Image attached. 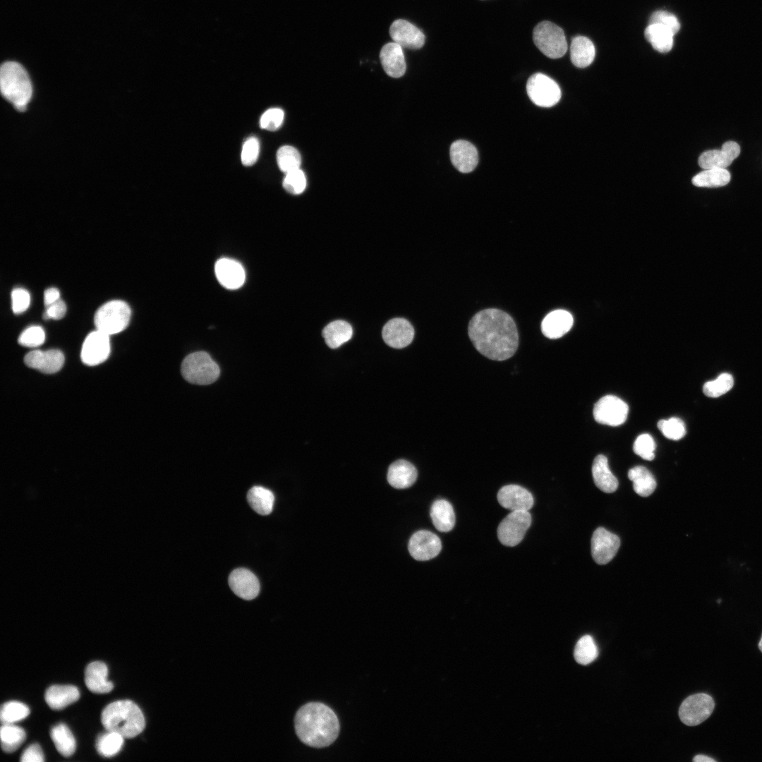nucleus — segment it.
Returning a JSON list of instances; mask_svg holds the SVG:
<instances>
[{
	"label": "nucleus",
	"mask_w": 762,
	"mask_h": 762,
	"mask_svg": "<svg viewBox=\"0 0 762 762\" xmlns=\"http://www.w3.org/2000/svg\"><path fill=\"white\" fill-rule=\"evenodd\" d=\"M468 333L476 350L491 360H507L518 348L516 324L509 315L499 309L488 308L474 315Z\"/></svg>",
	"instance_id": "obj_1"
},
{
	"label": "nucleus",
	"mask_w": 762,
	"mask_h": 762,
	"mask_svg": "<svg viewBox=\"0 0 762 762\" xmlns=\"http://www.w3.org/2000/svg\"><path fill=\"white\" fill-rule=\"evenodd\" d=\"M294 725L299 739L314 748L329 746L339 732L336 713L320 702H310L301 706L295 715Z\"/></svg>",
	"instance_id": "obj_2"
},
{
	"label": "nucleus",
	"mask_w": 762,
	"mask_h": 762,
	"mask_svg": "<svg viewBox=\"0 0 762 762\" xmlns=\"http://www.w3.org/2000/svg\"><path fill=\"white\" fill-rule=\"evenodd\" d=\"M101 722L108 731L124 738H133L143 732L145 720L140 708L130 700H120L107 705L101 714Z\"/></svg>",
	"instance_id": "obj_3"
},
{
	"label": "nucleus",
	"mask_w": 762,
	"mask_h": 762,
	"mask_svg": "<svg viewBox=\"0 0 762 762\" xmlns=\"http://www.w3.org/2000/svg\"><path fill=\"white\" fill-rule=\"evenodd\" d=\"M0 87L3 97L11 102L16 109L24 111L30 101L32 87L25 68L15 61L4 63L0 69Z\"/></svg>",
	"instance_id": "obj_4"
},
{
	"label": "nucleus",
	"mask_w": 762,
	"mask_h": 762,
	"mask_svg": "<svg viewBox=\"0 0 762 762\" xmlns=\"http://www.w3.org/2000/svg\"><path fill=\"white\" fill-rule=\"evenodd\" d=\"M181 371L186 381L200 385L212 384L220 373L219 365L205 351L188 355L182 361Z\"/></svg>",
	"instance_id": "obj_5"
},
{
	"label": "nucleus",
	"mask_w": 762,
	"mask_h": 762,
	"mask_svg": "<svg viewBox=\"0 0 762 762\" xmlns=\"http://www.w3.org/2000/svg\"><path fill=\"white\" fill-rule=\"evenodd\" d=\"M130 318L128 305L123 301L114 300L104 303L97 310L94 322L97 330L111 335L124 330Z\"/></svg>",
	"instance_id": "obj_6"
},
{
	"label": "nucleus",
	"mask_w": 762,
	"mask_h": 762,
	"mask_svg": "<svg viewBox=\"0 0 762 762\" xmlns=\"http://www.w3.org/2000/svg\"><path fill=\"white\" fill-rule=\"evenodd\" d=\"M533 40L538 49L551 59L563 56L567 50L564 31L550 21H542L536 25L533 32Z\"/></svg>",
	"instance_id": "obj_7"
},
{
	"label": "nucleus",
	"mask_w": 762,
	"mask_h": 762,
	"mask_svg": "<svg viewBox=\"0 0 762 762\" xmlns=\"http://www.w3.org/2000/svg\"><path fill=\"white\" fill-rule=\"evenodd\" d=\"M526 92L530 99L541 107H551L561 98V90L558 84L540 73H535L528 78Z\"/></svg>",
	"instance_id": "obj_8"
},
{
	"label": "nucleus",
	"mask_w": 762,
	"mask_h": 762,
	"mask_svg": "<svg viewBox=\"0 0 762 762\" xmlns=\"http://www.w3.org/2000/svg\"><path fill=\"white\" fill-rule=\"evenodd\" d=\"M531 524L528 511H512L498 526L499 540L505 546H516L523 540Z\"/></svg>",
	"instance_id": "obj_9"
},
{
	"label": "nucleus",
	"mask_w": 762,
	"mask_h": 762,
	"mask_svg": "<svg viewBox=\"0 0 762 762\" xmlns=\"http://www.w3.org/2000/svg\"><path fill=\"white\" fill-rule=\"evenodd\" d=\"M714 707V701L708 694H693L681 704L679 716L684 724L695 726L706 720L713 713Z\"/></svg>",
	"instance_id": "obj_10"
},
{
	"label": "nucleus",
	"mask_w": 762,
	"mask_h": 762,
	"mask_svg": "<svg viewBox=\"0 0 762 762\" xmlns=\"http://www.w3.org/2000/svg\"><path fill=\"white\" fill-rule=\"evenodd\" d=\"M628 411V405L621 399L613 395H606L595 403L593 416L599 423L618 426L626 421Z\"/></svg>",
	"instance_id": "obj_11"
},
{
	"label": "nucleus",
	"mask_w": 762,
	"mask_h": 762,
	"mask_svg": "<svg viewBox=\"0 0 762 762\" xmlns=\"http://www.w3.org/2000/svg\"><path fill=\"white\" fill-rule=\"evenodd\" d=\"M109 353V335L97 329L90 332L85 338L80 356L85 365L94 366L106 361Z\"/></svg>",
	"instance_id": "obj_12"
},
{
	"label": "nucleus",
	"mask_w": 762,
	"mask_h": 762,
	"mask_svg": "<svg viewBox=\"0 0 762 762\" xmlns=\"http://www.w3.org/2000/svg\"><path fill=\"white\" fill-rule=\"evenodd\" d=\"M620 546L619 537L603 527L595 530L591 538V555L598 564H606L616 555Z\"/></svg>",
	"instance_id": "obj_13"
},
{
	"label": "nucleus",
	"mask_w": 762,
	"mask_h": 762,
	"mask_svg": "<svg viewBox=\"0 0 762 762\" xmlns=\"http://www.w3.org/2000/svg\"><path fill=\"white\" fill-rule=\"evenodd\" d=\"M408 549L412 557L418 561H426L436 557L442 549L440 538L431 531L421 530L411 537Z\"/></svg>",
	"instance_id": "obj_14"
},
{
	"label": "nucleus",
	"mask_w": 762,
	"mask_h": 762,
	"mask_svg": "<svg viewBox=\"0 0 762 762\" xmlns=\"http://www.w3.org/2000/svg\"><path fill=\"white\" fill-rule=\"evenodd\" d=\"M740 147L734 141L725 142L720 150L703 152L698 158V165L703 169H726L739 155Z\"/></svg>",
	"instance_id": "obj_15"
},
{
	"label": "nucleus",
	"mask_w": 762,
	"mask_h": 762,
	"mask_svg": "<svg viewBox=\"0 0 762 762\" xmlns=\"http://www.w3.org/2000/svg\"><path fill=\"white\" fill-rule=\"evenodd\" d=\"M389 34L394 42L404 48L418 49L425 43L422 31L406 20L394 21L389 28Z\"/></svg>",
	"instance_id": "obj_16"
},
{
	"label": "nucleus",
	"mask_w": 762,
	"mask_h": 762,
	"mask_svg": "<svg viewBox=\"0 0 762 762\" xmlns=\"http://www.w3.org/2000/svg\"><path fill=\"white\" fill-rule=\"evenodd\" d=\"M500 504L511 511H528L533 505L531 493L518 485H507L497 493Z\"/></svg>",
	"instance_id": "obj_17"
},
{
	"label": "nucleus",
	"mask_w": 762,
	"mask_h": 762,
	"mask_svg": "<svg viewBox=\"0 0 762 762\" xmlns=\"http://www.w3.org/2000/svg\"><path fill=\"white\" fill-rule=\"evenodd\" d=\"M24 362L31 368L50 374L61 370L64 363V356L58 349L34 350L25 355Z\"/></svg>",
	"instance_id": "obj_18"
},
{
	"label": "nucleus",
	"mask_w": 762,
	"mask_h": 762,
	"mask_svg": "<svg viewBox=\"0 0 762 762\" xmlns=\"http://www.w3.org/2000/svg\"><path fill=\"white\" fill-rule=\"evenodd\" d=\"M214 271L219 284L226 289H236L244 284L246 273L243 267L234 259H219L216 262Z\"/></svg>",
	"instance_id": "obj_19"
},
{
	"label": "nucleus",
	"mask_w": 762,
	"mask_h": 762,
	"mask_svg": "<svg viewBox=\"0 0 762 762\" xmlns=\"http://www.w3.org/2000/svg\"><path fill=\"white\" fill-rule=\"evenodd\" d=\"M231 591L244 600H253L260 591V583L256 576L244 568L234 569L229 576Z\"/></svg>",
	"instance_id": "obj_20"
},
{
	"label": "nucleus",
	"mask_w": 762,
	"mask_h": 762,
	"mask_svg": "<svg viewBox=\"0 0 762 762\" xmlns=\"http://www.w3.org/2000/svg\"><path fill=\"white\" fill-rule=\"evenodd\" d=\"M382 338L391 347L401 349L413 340L414 329L409 321L404 318H394L386 323L382 329Z\"/></svg>",
	"instance_id": "obj_21"
},
{
	"label": "nucleus",
	"mask_w": 762,
	"mask_h": 762,
	"mask_svg": "<svg viewBox=\"0 0 762 762\" xmlns=\"http://www.w3.org/2000/svg\"><path fill=\"white\" fill-rule=\"evenodd\" d=\"M450 159L454 167L461 173H469L475 169L478 162L476 147L468 141H454L449 150Z\"/></svg>",
	"instance_id": "obj_22"
},
{
	"label": "nucleus",
	"mask_w": 762,
	"mask_h": 762,
	"mask_svg": "<svg viewBox=\"0 0 762 762\" xmlns=\"http://www.w3.org/2000/svg\"><path fill=\"white\" fill-rule=\"evenodd\" d=\"M573 322L570 313L561 309L555 310L544 318L541 322V331L549 339H558L571 329Z\"/></svg>",
	"instance_id": "obj_23"
},
{
	"label": "nucleus",
	"mask_w": 762,
	"mask_h": 762,
	"mask_svg": "<svg viewBox=\"0 0 762 762\" xmlns=\"http://www.w3.org/2000/svg\"><path fill=\"white\" fill-rule=\"evenodd\" d=\"M380 59L386 73L392 78H400L406 71V62L401 47L396 42L385 44L381 49Z\"/></svg>",
	"instance_id": "obj_24"
},
{
	"label": "nucleus",
	"mask_w": 762,
	"mask_h": 762,
	"mask_svg": "<svg viewBox=\"0 0 762 762\" xmlns=\"http://www.w3.org/2000/svg\"><path fill=\"white\" fill-rule=\"evenodd\" d=\"M108 668L100 661L92 662L85 670V683L87 689L95 694H107L114 688V684L107 680Z\"/></svg>",
	"instance_id": "obj_25"
},
{
	"label": "nucleus",
	"mask_w": 762,
	"mask_h": 762,
	"mask_svg": "<svg viewBox=\"0 0 762 762\" xmlns=\"http://www.w3.org/2000/svg\"><path fill=\"white\" fill-rule=\"evenodd\" d=\"M417 470L410 462L399 459L388 468L387 480L393 488L404 489L411 487L417 479Z\"/></svg>",
	"instance_id": "obj_26"
},
{
	"label": "nucleus",
	"mask_w": 762,
	"mask_h": 762,
	"mask_svg": "<svg viewBox=\"0 0 762 762\" xmlns=\"http://www.w3.org/2000/svg\"><path fill=\"white\" fill-rule=\"evenodd\" d=\"M80 698L78 688L73 685H52L44 694L45 701L53 710H61Z\"/></svg>",
	"instance_id": "obj_27"
},
{
	"label": "nucleus",
	"mask_w": 762,
	"mask_h": 762,
	"mask_svg": "<svg viewBox=\"0 0 762 762\" xmlns=\"http://www.w3.org/2000/svg\"><path fill=\"white\" fill-rule=\"evenodd\" d=\"M592 476L595 485L606 493L614 492L618 488V480L611 472L605 456L598 455L592 465Z\"/></svg>",
	"instance_id": "obj_28"
},
{
	"label": "nucleus",
	"mask_w": 762,
	"mask_h": 762,
	"mask_svg": "<svg viewBox=\"0 0 762 762\" xmlns=\"http://www.w3.org/2000/svg\"><path fill=\"white\" fill-rule=\"evenodd\" d=\"M595 54L593 42L586 37H575L570 46L572 64L578 68H585L592 64Z\"/></svg>",
	"instance_id": "obj_29"
},
{
	"label": "nucleus",
	"mask_w": 762,
	"mask_h": 762,
	"mask_svg": "<svg viewBox=\"0 0 762 762\" xmlns=\"http://www.w3.org/2000/svg\"><path fill=\"white\" fill-rule=\"evenodd\" d=\"M434 526L441 532L451 531L455 525V514L452 504L445 500L435 501L430 509Z\"/></svg>",
	"instance_id": "obj_30"
},
{
	"label": "nucleus",
	"mask_w": 762,
	"mask_h": 762,
	"mask_svg": "<svg viewBox=\"0 0 762 762\" xmlns=\"http://www.w3.org/2000/svg\"><path fill=\"white\" fill-rule=\"evenodd\" d=\"M644 35L656 51L666 53L671 50L675 34L667 28L659 24H649Z\"/></svg>",
	"instance_id": "obj_31"
},
{
	"label": "nucleus",
	"mask_w": 762,
	"mask_h": 762,
	"mask_svg": "<svg viewBox=\"0 0 762 762\" xmlns=\"http://www.w3.org/2000/svg\"><path fill=\"white\" fill-rule=\"evenodd\" d=\"M352 334L351 326L344 320L333 321L329 323L322 331L325 342L331 349H337L349 341Z\"/></svg>",
	"instance_id": "obj_32"
},
{
	"label": "nucleus",
	"mask_w": 762,
	"mask_h": 762,
	"mask_svg": "<svg viewBox=\"0 0 762 762\" xmlns=\"http://www.w3.org/2000/svg\"><path fill=\"white\" fill-rule=\"evenodd\" d=\"M628 478L633 483L636 493L641 497L651 495L656 488V481L652 473L646 467L637 466L628 472Z\"/></svg>",
	"instance_id": "obj_33"
},
{
	"label": "nucleus",
	"mask_w": 762,
	"mask_h": 762,
	"mask_svg": "<svg viewBox=\"0 0 762 762\" xmlns=\"http://www.w3.org/2000/svg\"><path fill=\"white\" fill-rule=\"evenodd\" d=\"M730 179V173L726 169L713 168L697 174L691 181L697 187L717 188L727 185Z\"/></svg>",
	"instance_id": "obj_34"
},
{
	"label": "nucleus",
	"mask_w": 762,
	"mask_h": 762,
	"mask_svg": "<svg viewBox=\"0 0 762 762\" xmlns=\"http://www.w3.org/2000/svg\"><path fill=\"white\" fill-rule=\"evenodd\" d=\"M247 500L252 509L260 515L270 514L273 508V493L261 486L251 488L247 494Z\"/></svg>",
	"instance_id": "obj_35"
},
{
	"label": "nucleus",
	"mask_w": 762,
	"mask_h": 762,
	"mask_svg": "<svg viewBox=\"0 0 762 762\" xmlns=\"http://www.w3.org/2000/svg\"><path fill=\"white\" fill-rule=\"evenodd\" d=\"M50 737L60 754L71 756L75 751L76 742L70 729L63 723L54 726Z\"/></svg>",
	"instance_id": "obj_36"
},
{
	"label": "nucleus",
	"mask_w": 762,
	"mask_h": 762,
	"mask_svg": "<svg viewBox=\"0 0 762 762\" xmlns=\"http://www.w3.org/2000/svg\"><path fill=\"white\" fill-rule=\"evenodd\" d=\"M1 745L4 751L11 753L18 749L25 739V730L13 724H2L0 731Z\"/></svg>",
	"instance_id": "obj_37"
},
{
	"label": "nucleus",
	"mask_w": 762,
	"mask_h": 762,
	"mask_svg": "<svg viewBox=\"0 0 762 762\" xmlns=\"http://www.w3.org/2000/svg\"><path fill=\"white\" fill-rule=\"evenodd\" d=\"M123 739L124 737L120 734L107 730L97 737L95 746L101 756L111 757L121 750Z\"/></svg>",
	"instance_id": "obj_38"
},
{
	"label": "nucleus",
	"mask_w": 762,
	"mask_h": 762,
	"mask_svg": "<svg viewBox=\"0 0 762 762\" xmlns=\"http://www.w3.org/2000/svg\"><path fill=\"white\" fill-rule=\"evenodd\" d=\"M598 655V648L591 636L585 635L577 641L574 656L579 664L588 665L595 660Z\"/></svg>",
	"instance_id": "obj_39"
},
{
	"label": "nucleus",
	"mask_w": 762,
	"mask_h": 762,
	"mask_svg": "<svg viewBox=\"0 0 762 762\" xmlns=\"http://www.w3.org/2000/svg\"><path fill=\"white\" fill-rule=\"evenodd\" d=\"M30 713L29 708L19 701H8L1 706L0 720L2 724H13L25 718Z\"/></svg>",
	"instance_id": "obj_40"
},
{
	"label": "nucleus",
	"mask_w": 762,
	"mask_h": 762,
	"mask_svg": "<svg viewBox=\"0 0 762 762\" xmlns=\"http://www.w3.org/2000/svg\"><path fill=\"white\" fill-rule=\"evenodd\" d=\"M277 161L280 170L286 174L300 169L301 157L295 147L284 145L278 150Z\"/></svg>",
	"instance_id": "obj_41"
},
{
	"label": "nucleus",
	"mask_w": 762,
	"mask_h": 762,
	"mask_svg": "<svg viewBox=\"0 0 762 762\" xmlns=\"http://www.w3.org/2000/svg\"><path fill=\"white\" fill-rule=\"evenodd\" d=\"M733 385L732 376L729 373H722L715 380L706 382L703 391L709 397H718L727 392Z\"/></svg>",
	"instance_id": "obj_42"
},
{
	"label": "nucleus",
	"mask_w": 762,
	"mask_h": 762,
	"mask_svg": "<svg viewBox=\"0 0 762 762\" xmlns=\"http://www.w3.org/2000/svg\"><path fill=\"white\" fill-rule=\"evenodd\" d=\"M657 425L663 435L669 440H678L686 434L684 423L679 418L662 419L658 422Z\"/></svg>",
	"instance_id": "obj_43"
},
{
	"label": "nucleus",
	"mask_w": 762,
	"mask_h": 762,
	"mask_svg": "<svg viewBox=\"0 0 762 762\" xmlns=\"http://www.w3.org/2000/svg\"><path fill=\"white\" fill-rule=\"evenodd\" d=\"M655 443L649 434H641L635 440L633 450L642 459L651 461L655 458Z\"/></svg>",
	"instance_id": "obj_44"
},
{
	"label": "nucleus",
	"mask_w": 762,
	"mask_h": 762,
	"mask_svg": "<svg viewBox=\"0 0 762 762\" xmlns=\"http://www.w3.org/2000/svg\"><path fill=\"white\" fill-rule=\"evenodd\" d=\"M306 186V176L300 169L286 174L283 181V187L287 192L298 195L303 192Z\"/></svg>",
	"instance_id": "obj_45"
},
{
	"label": "nucleus",
	"mask_w": 762,
	"mask_h": 762,
	"mask_svg": "<svg viewBox=\"0 0 762 762\" xmlns=\"http://www.w3.org/2000/svg\"><path fill=\"white\" fill-rule=\"evenodd\" d=\"M45 340V332L40 326H30L26 328L19 336L18 343L26 347H37Z\"/></svg>",
	"instance_id": "obj_46"
},
{
	"label": "nucleus",
	"mask_w": 762,
	"mask_h": 762,
	"mask_svg": "<svg viewBox=\"0 0 762 762\" xmlns=\"http://www.w3.org/2000/svg\"><path fill=\"white\" fill-rule=\"evenodd\" d=\"M260 145L258 138L255 136L248 138L243 143L241 159L242 164L249 167L253 165L259 155Z\"/></svg>",
	"instance_id": "obj_47"
},
{
	"label": "nucleus",
	"mask_w": 762,
	"mask_h": 762,
	"mask_svg": "<svg viewBox=\"0 0 762 762\" xmlns=\"http://www.w3.org/2000/svg\"><path fill=\"white\" fill-rule=\"evenodd\" d=\"M284 116L283 110L279 108L269 109L260 118V127L267 131H276L282 124Z\"/></svg>",
	"instance_id": "obj_48"
},
{
	"label": "nucleus",
	"mask_w": 762,
	"mask_h": 762,
	"mask_svg": "<svg viewBox=\"0 0 762 762\" xmlns=\"http://www.w3.org/2000/svg\"><path fill=\"white\" fill-rule=\"evenodd\" d=\"M649 24H659L670 29L675 35L679 30L680 24L677 17L666 11L654 12L649 20Z\"/></svg>",
	"instance_id": "obj_49"
},
{
	"label": "nucleus",
	"mask_w": 762,
	"mask_h": 762,
	"mask_svg": "<svg viewBox=\"0 0 762 762\" xmlns=\"http://www.w3.org/2000/svg\"><path fill=\"white\" fill-rule=\"evenodd\" d=\"M12 310L15 314L25 311L30 305V297L28 291L22 288H16L11 293Z\"/></svg>",
	"instance_id": "obj_50"
},
{
	"label": "nucleus",
	"mask_w": 762,
	"mask_h": 762,
	"mask_svg": "<svg viewBox=\"0 0 762 762\" xmlns=\"http://www.w3.org/2000/svg\"><path fill=\"white\" fill-rule=\"evenodd\" d=\"M22 762H42L44 756L41 746L38 744H32L27 747L20 756Z\"/></svg>",
	"instance_id": "obj_51"
},
{
	"label": "nucleus",
	"mask_w": 762,
	"mask_h": 762,
	"mask_svg": "<svg viewBox=\"0 0 762 762\" xmlns=\"http://www.w3.org/2000/svg\"><path fill=\"white\" fill-rule=\"evenodd\" d=\"M66 313V303L63 301L59 299L53 304L47 306V310L43 313V318L44 320H60L64 317Z\"/></svg>",
	"instance_id": "obj_52"
},
{
	"label": "nucleus",
	"mask_w": 762,
	"mask_h": 762,
	"mask_svg": "<svg viewBox=\"0 0 762 762\" xmlns=\"http://www.w3.org/2000/svg\"><path fill=\"white\" fill-rule=\"evenodd\" d=\"M60 293L56 288L47 289L44 294V303L45 306H49L59 299Z\"/></svg>",
	"instance_id": "obj_53"
},
{
	"label": "nucleus",
	"mask_w": 762,
	"mask_h": 762,
	"mask_svg": "<svg viewBox=\"0 0 762 762\" xmlns=\"http://www.w3.org/2000/svg\"><path fill=\"white\" fill-rule=\"evenodd\" d=\"M694 762H715V761L705 755H697L693 758Z\"/></svg>",
	"instance_id": "obj_54"
},
{
	"label": "nucleus",
	"mask_w": 762,
	"mask_h": 762,
	"mask_svg": "<svg viewBox=\"0 0 762 762\" xmlns=\"http://www.w3.org/2000/svg\"><path fill=\"white\" fill-rule=\"evenodd\" d=\"M758 648H759L760 651L762 652V636H761V640H760V641L758 643Z\"/></svg>",
	"instance_id": "obj_55"
}]
</instances>
